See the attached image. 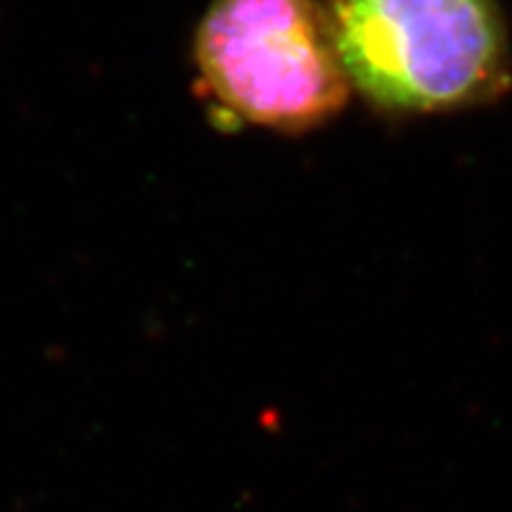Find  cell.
I'll return each instance as SVG.
<instances>
[{
  "mask_svg": "<svg viewBox=\"0 0 512 512\" xmlns=\"http://www.w3.org/2000/svg\"><path fill=\"white\" fill-rule=\"evenodd\" d=\"M351 88L389 114H432L510 88V43L496 0H330Z\"/></svg>",
  "mask_w": 512,
  "mask_h": 512,
  "instance_id": "6da1fadb",
  "label": "cell"
},
{
  "mask_svg": "<svg viewBox=\"0 0 512 512\" xmlns=\"http://www.w3.org/2000/svg\"><path fill=\"white\" fill-rule=\"evenodd\" d=\"M204 91L228 119L280 133L347 107L351 81L316 0H214L195 34Z\"/></svg>",
  "mask_w": 512,
  "mask_h": 512,
  "instance_id": "7a4b0ae2",
  "label": "cell"
}]
</instances>
